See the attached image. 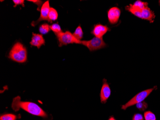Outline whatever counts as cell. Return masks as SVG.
Masks as SVG:
<instances>
[{"instance_id": "cell-1", "label": "cell", "mask_w": 160, "mask_h": 120, "mask_svg": "<svg viewBox=\"0 0 160 120\" xmlns=\"http://www.w3.org/2000/svg\"><path fill=\"white\" fill-rule=\"evenodd\" d=\"M12 108L13 111H19L20 109H23L32 115L42 117H47V114L38 105L32 102H22L19 96L13 98L12 103Z\"/></svg>"}, {"instance_id": "cell-18", "label": "cell", "mask_w": 160, "mask_h": 120, "mask_svg": "<svg viewBox=\"0 0 160 120\" xmlns=\"http://www.w3.org/2000/svg\"><path fill=\"white\" fill-rule=\"evenodd\" d=\"M50 29L52 30V31H53L55 33V34H59V33L62 32L61 27L58 24V23L52 24V25L50 26Z\"/></svg>"}, {"instance_id": "cell-5", "label": "cell", "mask_w": 160, "mask_h": 120, "mask_svg": "<svg viewBox=\"0 0 160 120\" xmlns=\"http://www.w3.org/2000/svg\"><path fill=\"white\" fill-rule=\"evenodd\" d=\"M81 44L87 47L90 51L101 49L107 46V44L104 42L103 38L96 37L91 40H82Z\"/></svg>"}, {"instance_id": "cell-20", "label": "cell", "mask_w": 160, "mask_h": 120, "mask_svg": "<svg viewBox=\"0 0 160 120\" xmlns=\"http://www.w3.org/2000/svg\"><path fill=\"white\" fill-rule=\"evenodd\" d=\"M136 107L140 111H144L148 108V104L144 102H142L139 103L137 104Z\"/></svg>"}, {"instance_id": "cell-24", "label": "cell", "mask_w": 160, "mask_h": 120, "mask_svg": "<svg viewBox=\"0 0 160 120\" xmlns=\"http://www.w3.org/2000/svg\"><path fill=\"white\" fill-rule=\"evenodd\" d=\"M108 120H116V119H115V118L113 117H111L109 118V119Z\"/></svg>"}, {"instance_id": "cell-4", "label": "cell", "mask_w": 160, "mask_h": 120, "mask_svg": "<svg viewBox=\"0 0 160 120\" xmlns=\"http://www.w3.org/2000/svg\"><path fill=\"white\" fill-rule=\"evenodd\" d=\"M153 90H154L153 88H150V89H147V90L142 91L138 93L125 104L122 105L121 109L125 110L128 107L133 106L134 105H136L137 104L141 102H143L145 99H146V97L150 95V94L152 92Z\"/></svg>"}, {"instance_id": "cell-2", "label": "cell", "mask_w": 160, "mask_h": 120, "mask_svg": "<svg viewBox=\"0 0 160 120\" xmlns=\"http://www.w3.org/2000/svg\"><path fill=\"white\" fill-rule=\"evenodd\" d=\"M9 58L18 63H25L27 60V49L21 43L17 42L11 50Z\"/></svg>"}, {"instance_id": "cell-23", "label": "cell", "mask_w": 160, "mask_h": 120, "mask_svg": "<svg viewBox=\"0 0 160 120\" xmlns=\"http://www.w3.org/2000/svg\"><path fill=\"white\" fill-rule=\"evenodd\" d=\"M28 2H31L34 3H36V4H38V11L39 10V7H40V5H41V4L42 3V1H32V0H30V1H28Z\"/></svg>"}, {"instance_id": "cell-11", "label": "cell", "mask_w": 160, "mask_h": 120, "mask_svg": "<svg viewBox=\"0 0 160 120\" xmlns=\"http://www.w3.org/2000/svg\"><path fill=\"white\" fill-rule=\"evenodd\" d=\"M155 14L148 6L143 9L142 11V18L149 21L150 23H153L155 18Z\"/></svg>"}, {"instance_id": "cell-13", "label": "cell", "mask_w": 160, "mask_h": 120, "mask_svg": "<svg viewBox=\"0 0 160 120\" xmlns=\"http://www.w3.org/2000/svg\"><path fill=\"white\" fill-rule=\"evenodd\" d=\"M58 17V14L57 11L53 8L50 7V10L48 13L49 22L52 23V22L56 20H57Z\"/></svg>"}, {"instance_id": "cell-17", "label": "cell", "mask_w": 160, "mask_h": 120, "mask_svg": "<svg viewBox=\"0 0 160 120\" xmlns=\"http://www.w3.org/2000/svg\"><path fill=\"white\" fill-rule=\"evenodd\" d=\"M17 116L13 114H4L1 115L0 117L1 120H16Z\"/></svg>"}, {"instance_id": "cell-16", "label": "cell", "mask_w": 160, "mask_h": 120, "mask_svg": "<svg viewBox=\"0 0 160 120\" xmlns=\"http://www.w3.org/2000/svg\"><path fill=\"white\" fill-rule=\"evenodd\" d=\"M144 117L145 120H156L155 114L151 111L145 112Z\"/></svg>"}, {"instance_id": "cell-25", "label": "cell", "mask_w": 160, "mask_h": 120, "mask_svg": "<svg viewBox=\"0 0 160 120\" xmlns=\"http://www.w3.org/2000/svg\"><path fill=\"white\" fill-rule=\"evenodd\" d=\"M159 4H160V1H159Z\"/></svg>"}, {"instance_id": "cell-15", "label": "cell", "mask_w": 160, "mask_h": 120, "mask_svg": "<svg viewBox=\"0 0 160 120\" xmlns=\"http://www.w3.org/2000/svg\"><path fill=\"white\" fill-rule=\"evenodd\" d=\"M50 26L48 24H47V23L42 24L39 28V32L41 34H43V35L47 34L48 32L50 31Z\"/></svg>"}, {"instance_id": "cell-22", "label": "cell", "mask_w": 160, "mask_h": 120, "mask_svg": "<svg viewBox=\"0 0 160 120\" xmlns=\"http://www.w3.org/2000/svg\"><path fill=\"white\" fill-rule=\"evenodd\" d=\"M13 2L14 3V7H16L17 5H18L24 6V0H13Z\"/></svg>"}, {"instance_id": "cell-7", "label": "cell", "mask_w": 160, "mask_h": 120, "mask_svg": "<svg viewBox=\"0 0 160 120\" xmlns=\"http://www.w3.org/2000/svg\"><path fill=\"white\" fill-rule=\"evenodd\" d=\"M121 11L117 7H113L109 10L108 13V19L109 23L112 25L118 23L120 18Z\"/></svg>"}, {"instance_id": "cell-3", "label": "cell", "mask_w": 160, "mask_h": 120, "mask_svg": "<svg viewBox=\"0 0 160 120\" xmlns=\"http://www.w3.org/2000/svg\"><path fill=\"white\" fill-rule=\"evenodd\" d=\"M58 40L59 41V46L67 45L70 44H81V41L78 40L74 37L73 34L69 31L65 32H61L59 34H56Z\"/></svg>"}, {"instance_id": "cell-6", "label": "cell", "mask_w": 160, "mask_h": 120, "mask_svg": "<svg viewBox=\"0 0 160 120\" xmlns=\"http://www.w3.org/2000/svg\"><path fill=\"white\" fill-rule=\"evenodd\" d=\"M50 7L49 6V1L43 3L40 10V16L39 18L36 21L32 22L31 25L33 27H35L38 24L42 21H48L49 22L48 20V13L50 10Z\"/></svg>"}, {"instance_id": "cell-19", "label": "cell", "mask_w": 160, "mask_h": 120, "mask_svg": "<svg viewBox=\"0 0 160 120\" xmlns=\"http://www.w3.org/2000/svg\"><path fill=\"white\" fill-rule=\"evenodd\" d=\"M133 5L135 6H137V7H139L141 9H143L146 7H147L148 5V3L146 2H143L141 1H139L138 0L137 1L134 3Z\"/></svg>"}, {"instance_id": "cell-14", "label": "cell", "mask_w": 160, "mask_h": 120, "mask_svg": "<svg viewBox=\"0 0 160 120\" xmlns=\"http://www.w3.org/2000/svg\"><path fill=\"white\" fill-rule=\"evenodd\" d=\"M73 35H74V37L77 39L78 40L81 41V39L83 38V33L82 31V28H81V26L79 25L77 28L76 30L74 31V33Z\"/></svg>"}, {"instance_id": "cell-12", "label": "cell", "mask_w": 160, "mask_h": 120, "mask_svg": "<svg viewBox=\"0 0 160 120\" xmlns=\"http://www.w3.org/2000/svg\"><path fill=\"white\" fill-rule=\"evenodd\" d=\"M125 8L126 10L131 13L132 14H134L136 17L142 18V9H141L139 7L132 4L127 6Z\"/></svg>"}, {"instance_id": "cell-9", "label": "cell", "mask_w": 160, "mask_h": 120, "mask_svg": "<svg viewBox=\"0 0 160 120\" xmlns=\"http://www.w3.org/2000/svg\"><path fill=\"white\" fill-rule=\"evenodd\" d=\"M108 31H110V29L108 27L102 24H98L94 25V28L91 33L96 37L103 38V36Z\"/></svg>"}, {"instance_id": "cell-21", "label": "cell", "mask_w": 160, "mask_h": 120, "mask_svg": "<svg viewBox=\"0 0 160 120\" xmlns=\"http://www.w3.org/2000/svg\"><path fill=\"white\" fill-rule=\"evenodd\" d=\"M132 120H144V117L142 114L136 113L134 115Z\"/></svg>"}, {"instance_id": "cell-8", "label": "cell", "mask_w": 160, "mask_h": 120, "mask_svg": "<svg viewBox=\"0 0 160 120\" xmlns=\"http://www.w3.org/2000/svg\"><path fill=\"white\" fill-rule=\"evenodd\" d=\"M111 89L107 83V80L104 79L103 80V84L102 87L100 92L101 102L102 103H105L107 102L111 95Z\"/></svg>"}, {"instance_id": "cell-10", "label": "cell", "mask_w": 160, "mask_h": 120, "mask_svg": "<svg viewBox=\"0 0 160 120\" xmlns=\"http://www.w3.org/2000/svg\"><path fill=\"white\" fill-rule=\"evenodd\" d=\"M32 35L33 36L30 43L31 46L37 47L39 49L42 45H44L45 41L42 35L34 33H32Z\"/></svg>"}]
</instances>
